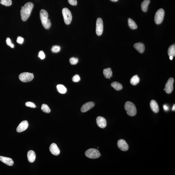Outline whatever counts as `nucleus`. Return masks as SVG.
Wrapping results in <instances>:
<instances>
[{"label": "nucleus", "instance_id": "obj_25", "mask_svg": "<svg viewBox=\"0 0 175 175\" xmlns=\"http://www.w3.org/2000/svg\"><path fill=\"white\" fill-rule=\"evenodd\" d=\"M56 87H57L58 91L61 94H64L67 92V89L63 85H58Z\"/></svg>", "mask_w": 175, "mask_h": 175}, {"label": "nucleus", "instance_id": "obj_28", "mask_svg": "<svg viewBox=\"0 0 175 175\" xmlns=\"http://www.w3.org/2000/svg\"><path fill=\"white\" fill-rule=\"evenodd\" d=\"M60 46H55L52 47V49H51V51L54 53H58L60 50Z\"/></svg>", "mask_w": 175, "mask_h": 175}, {"label": "nucleus", "instance_id": "obj_3", "mask_svg": "<svg viewBox=\"0 0 175 175\" xmlns=\"http://www.w3.org/2000/svg\"><path fill=\"white\" fill-rule=\"evenodd\" d=\"M125 109L128 115L133 116L136 115V108L132 102L129 101L126 102L125 105Z\"/></svg>", "mask_w": 175, "mask_h": 175}, {"label": "nucleus", "instance_id": "obj_31", "mask_svg": "<svg viewBox=\"0 0 175 175\" xmlns=\"http://www.w3.org/2000/svg\"><path fill=\"white\" fill-rule=\"evenodd\" d=\"M80 79H80V76L78 75H75L72 79V81L73 82H79L80 81Z\"/></svg>", "mask_w": 175, "mask_h": 175}, {"label": "nucleus", "instance_id": "obj_6", "mask_svg": "<svg viewBox=\"0 0 175 175\" xmlns=\"http://www.w3.org/2000/svg\"><path fill=\"white\" fill-rule=\"evenodd\" d=\"M34 78L33 74L27 72L21 73L19 76L20 80L24 82H30L32 81Z\"/></svg>", "mask_w": 175, "mask_h": 175}, {"label": "nucleus", "instance_id": "obj_27", "mask_svg": "<svg viewBox=\"0 0 175 175\" xmlns=\"http://www.w3.org/2000/svg\"><path fill=\"white\" fill-rule=\"evenodd\" d=\"M41 110L44 113H49L51 111V110L49 107L47 105L45 104H43L41 106Z\"/></svg>", "mask_w": 175, "mask_h": 175}, {"label": "nucleus", "instance_id": "obj_11", "mask_svg": "<svg viewBox=\"0 0 175 175\" xmlns=\"http://www.w3.org/2000/svg\"><path fill=\"white\" fill-rule=\"evenodd\" d=\"M28 123L27 121L24 120L17 127L16 131L18 132H22L25 131L28 127Z\"/></svg>", "mask_w": 175, "mask_h": 175}, {"label": "nucleus", "instance_id": "obj_8", "mask_svg": "<svg viewBox=\"0 0 175 175\" xmlns=\"http://www.w3.org/2000/svg\"><path fill=\"white\" fill-rule=\"evenodd\" d=\"M103 22L102 19L98 18L96 23V33L98 36L102 35L103 31Z\"/></svg>", "mask_w": 175, "mask_h": 175}, {"label": "nucleus", "instance_id": "obj_7", "mask_svg": "<svg viewBox=\"0 0 175 175\" xmlns=\"http://www.w3.org/2000/svg\"><path fill=\"white\" fill-rule=\"evenodd\" d=\"M164 10L160 9L157 10L155 14L154 20L155 23L157 24H160L163 22L164 15Z\"/></svg>", "mask_w": 175, "mask_h": 175}, {"label": "nucleus", "instance_id": "obj_15", "mask_svg": "<svg viewBox=\"0 0 175 175\" xmlns=\"http://www.w3.org/2000/svg\"><path fill=\"white\" fill-rule=\"evenodd\" d=\"M0 160L2 162L10 166H12L14 164L13 160L10 158L0 156Z\"/></svg>", "mask_w": 175, "mask_h": 175}, {"label": "nucleus", "instance_id": "obj_34", "mask_svg": "<svg viewBox=\"0 0 175 175\" xmlns=\"http://www.w3.org/2000/svg\"><path fill=\"white\" fill-rule=\"evenodd\" d=\"M68 1L70 4L72 6H76L77 4V0H68Z\"/></svg>", "mask_w": 175, "mask_h": 175}, {"label": "nucleus", "instance_id": "obj_36", "mask_svg": "<svg viewBox=\"0 0 175 175\" xmlns=\"http://www.w3.org/2000/svg\"><path fill=\"white\" fill-rule=\"evenodd\" d=\"M163 107H164V110L166 111L169 110V107H168V106L167 105H164V106H163Z\"/></svg>", "mask_w": 175, "mask_h": 175}, {"label": "nucleus", "instance_id": "obj_33", "mask_svg": "<svg viewBox=\"0 0 175 175\" xmlns=\"http://www.w3.org/2000/svg\"><path fill=\"white\" fill-rule=\"evenodd\" d=\"M38 57L41 60H43L45 59L46 56L44 52L43 51H40L39 52Z\"/></svg>", "mask_w": 175, "mask_h": 175}, {"label": "nucleus", "instance_id": "obj_4", "mask_svg": "<svg viewBox=\"0 0 175 175\" xmlns=\"http://www.w3.org/2000/svg\"><path fill=\"white\" fill-rule=\"evenodd\" d=\"M85 155L87 157L92 159L98 158L101 156L98 150L95 148H90L85 152Z\"/></svg>", "mask_w": 175, "mask_h": 175}, {"label": "nucleus", "instance_id": "obj_21", "mask_svg": "<svg viewBox=\"0 0 175 175\" xmlns=\"http://www.w3.org/2000/svg\"><path fill=\"white\" fill-rule=\"evenodd\" d=\"M140 79L137 75H135L132 77L130 82L132 85H136L139 83Z\"/></svg>", "mask_w": 175, "mask_h": 175}, {"label": "nucleus", "instance_id": "obj_13", "mask_svg": "<svg viewBox=\"0 0 175 175\" xmlns=\"http://www.w3.org/2000/svg\"><path fill=\"white\" fill-rule=\"evenodd\" d=\"M95 103L94 102H87L83 105L81 108V111L83 113H85L90 110L94 107Z\"/></svg>", "mask_w": 175, "mask_h": 175}, {"label": "nucleus", "instance_id": "obj_32", "mask_svg": "<svg viewBox=\"0 0 175 175\" xmlns=\"http://www.w3.org/2000/svg\"><path fill=\"white\" fill-rule=\"evenodd\" d=\"M6 44L8 46H10L12 48H14V45L11 43V40L9 38H7L6 40Z\"/></svg>", "mask_w": 175, "mask_h": 175}, {"label": "nucleus", "instance_id": "obj_38", "mask_svg": "<svg viewBox=\"0 0 175 175\" xmlns=\"http://www.w3.org/2000/svg\"><path fill=\"white\" fill-rule=\"evenodd\" d=\"M173 56H170V60H173Z\"/></svg>", "mask_w": 175, "mask_h": 175}, {"label": "nucleus", "instance_id": "obj_20", "mask_svg": "<svg viewBox=\"0 0 175 175\" xmlns=\"http://www.w3.org/2000/svg\"><path fill=\"white\" fill-rule=\"evenodd\" d=\"M150 2V0H144L141 4L142 10L144 12H146L148 10V7Z\"/></svg>", "mask_w": 175, "mask_h": 175}, {"label": "nucleus", "instance_id": "obj_39", "mask_svg": "<svg viewBox=\"0 0 175 175\" xmlns=\"http://www.w3.org/2000/svg\"><path fill=\"white\" fill-rule=\"evenodd\" d=\"M110 1H112V2H116L118 0H110Z\"/></svg>", "mask_w": 175, "mask_h": 175}, {"label": "nucleus", "instance_id": "obj_30", "mask_svg": "<svg viewBox=\"0 0 175 175\" xmlns=\"http://www.w3.org/2000/svg\"><path fill=\"white\" fill-rule=\"evenodd\" d=\"M25 106L27 107L32 108H35L36 107V106L33 102H26Z\"/></svg>", "mask_w": 175, "mask_h": 175}, {"label": "nucleus", "instance_id": "obj_37", "mask_svg": "<svg viewBox=\"0 0 175 175\" xmlns=\"http://www.w3.org/2000/svg\"><path fill=\"white\" fill-rule=\"evenodd\" d=\"M172 110L173 111H175V105H173V108H172Z\"/></svg>", "mask_w": 175, "mask_h": 175}, {"label": "nucleus", "instance_id": "obj_19", "mask_svg": "<svg viewBox=\"0 0 175 175\" xmlns=\"http://www.w3.org/2000/svg\"><path fill=\"white\" fill-rule=\"evenodd\" d=\"M103 74L105 77L107 79H110L112 77V72L110 68H106L103 70Z\"/></svg>", "mask_w": 175, "mask_h": 175}, {"label": "nucleus", "instance_id": "obj_24", "mask_svg": "<svg viewBox=\"0 0 175 175\" xmlns=\"http://www.w3.org/2000/svg\"><path fill=\"white\" fill-rule=\"evenodd\" d=\"M168 54L169 56H175V44L171 46L168 50Z\"/></svg>", "mask_w": 175, "mask_h": 175}, {"label": "nucleus", "instance_id": "obj_2", "mask_svg": "<svg viewBox=\"0 0 175 175\" xmlns=\"http://www.w3.org/2000/svg\"><path fill=\"white\" fill-rule=\"evenodd\" d=\"M40 19L43 27L46 29H48L50 27L51 21L48 19V14L46 10L42 9L40 13Z\"/></svg>", "mask_w": 175, "mask_h": 175}, {"label": "nucleus", "instance_id": "obj_18", "mask_svg": "<svg viewBox=\"0 0 175 175\" xmlns=\"http://www.w3.org/2000/svg\"><path fill=\"white\" fill-rule=\"evenodd\" d=\"M150 106L153 111L155 113H158L159 111V107L157 102L154 100L151 101Z\"/></svg>", "mask_w": 175, "mask_h": 175}, {"label": "nucleus", "instance_id": "obj_29", "mask_svg": "<svg viewBox=\"0 0 175 175\" xmlns=\"http://www.w3.org/2000/svg\"><path fill=\"white\" fill-rule=\"evenodd\" d=\"M78 59L77 58L72 57L69 60V62L72 65H76L78 62Z\"/></svg>", "mask_w": 175, "mask_h": 175}, {"label": "nucleus", "instance_id": "obj_17", "mask_svg": "<svg viewBox=\"0 0 175 175\" xmlns=\"http://www.w3.org/2000/svg\"><path fill=\"white\" fill-rule=\"evenodd\" d=\"M134 47L138 52L140 53H142L144 52L145 47L144 44L142 43H137L134 45Z\"/></svg>", "mask_w": 175, "mask_h": 175}, {"label": "nucleus", "instance_id": "obj_14", "mask_svg": "<svg viewBox=\"0 0 175 175\" xmlns=\"http://www.w3.org/2000/svg\"><path fill=\"white\" fill-rule=\"evenodd\" d=\"M49 150L51 153L55 156H57L60 154V150L55 143H53L51 145L50 147Z\"/></svg>", "mask_w": 175, "mask_h": 175}, {"label": "nucleus", "instance_id": "obj_9", "mask_svg": "<svg viewBox=\"0 0 175 175\" xmlns=\"http://www.w3.org/2000/svg\"><path fill=\"white\" fill-rule=\"evenodd\" d=\"M174 81V79L172 77H171L168 79L167 82L166 84L165 88L164 89V90H165V92L167 93L170 94L173 91Z\"/></svg>", "mask_w": 175, "mask_h": 175}, {"label": "nucleus", "instance_id": "obj_10", "mask_svg": "<svg viewBox=\"0 0 175 175\" xmlns=\"http://www.w3.org/2000/svg\"><path fill=\"white\" fill-rule=\"evenodd\" d=\"M118 145L119 149L122 151H127L128 149V144L123 139H121L118 141Z\"/></svg>", "mask_w": 175, "mask_h": 175}, {"label": "nucleus", "instance_id": "obj_12", "mask_svg": "<svg viewBox=\"0 0 175 175\" xmlns=\"http://www.w3.org/2000/svg\"><path fill=\"white\" fill-rule=\"evenodd\" d=\"M96 122L98 126L101 128H105L107 125L106 119L102 117H97L96 119Z\"/></svg>", "mask_w": 175, "mask_h": 175}, {"label": "nucleus", "instance_id": "obj_1", "mask_svg": "<svg viewBox=\"0 0 175 175\" xmlns=\"http://www.w3.org/2000/svg\"><path fill=\"white\" fill-rule=\"evenodd\" d=\"M34 6L32 2H28L25 4L23 6H22L21 15L22 21H26L28 19L31 15Z\"/></svg>", "mask_w": 175, "mask_h": 175}, {"label": "nucleus", "instance_id": "obj_16", "mask_svg": "<svg viewBox=\"0 0 175 175\" xmlns=\"http://www.w3.org/2000/svg\"><path fill=\"white\" fill-rule=\"evenodd\" d=\"M27 157L29 161L33 163L35 161L36 154L33 151L30 150L28 152Z\"/></svg>", "mask_w": 175, "mask_h": 175}, {"label": "nucleus", "instance_id": "obj_26", "mask_svg": "<svg viewBox=\"0 0 175 175\" xmlns=\"http://www.w3.org/2000/svg\"><path fill=\"white\" fill-rule=\"evenodd\" d=\"M0 3L1 4L5 6H10L12 5V1L11 0H1Z\"/></svg>", "mask_w": 175, "mask_h": 175}, {"label": "nucleus", "instance_id": "obj_22", "mask_svg": "<svg viewBox=\"0 0 175 175\" xmlns=\"http://www.w3.org/2000/svg\"><path fill=\"white\" fill-rule=\"evenodd\" d=\"M128 24L130 28L131 29H135L137 28L138 26L136 23L131 18H129L128 19Z\"/></svg>", "mask_w": 175, "mask_h": 175}, {"label": "nucleus", "instance_id": "obj_23", "mask_svg": "<svg viewBox=\"0 0 175 175\" xmlns=\"http://www.w3.org/2000/svg\"><path fill=\"white\" fill-rule=\"evenodd\" d=\"M111 86L114 88L115 90H121L123 88L121 84L117 82H113L111 84Z\"/></svg>", "mask_w": 175, "mask_h": 175}, {"label": "nucleus", "instance_id": "obj_35", "mask_svg": "<svg viewBox=\"0 0 175 175\" xmlns=\"http://www.w3.org/2000/svg\"><path fill=\"white\" fill-rule=\"evenodd\" d=\"M24 39L21 36L18 37L17 40V42L20 44H22L23 43Z\"/></svg>", "mask_w": 175, "mask_h": 175}, {"label": "nucleus", "instance_id": "obj_5", "mask_svg": "<svg viewBox=\"0 0 175 175\" xmlns=\"http://www.w3.org/2000/svg\"><path fill=\"white\" fill-rule=\"evenodd\" d=\"M64 22L66 24L69 25L72 21V17L71 12L67 8H64L62 10Z\"/></svg>", "mask_w": 175, "mask_h": 175}]
</instances>
